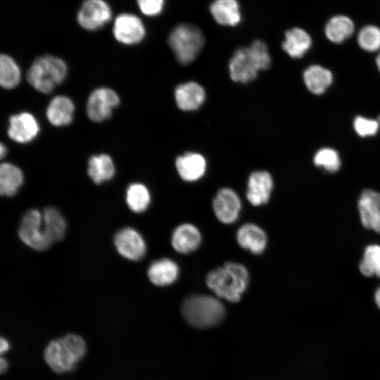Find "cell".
<instances>
[{
  "label": "cell",
  "instance_id": "cell-16",
  "mask_svg": "<svg viewBox=\"0 0 380 380\" xmlns=\"http://www.w3.org/2000/svg\"><path fill=\"white\" fill-rule=\"evenodd\" d=\"M175 98L179 109L191 111L198 109L203 103L205 92L197 82H188L176 87Z\"/></svg>",
  "mask_w": 380,
  "mask_h": 380
},
{
  "label": "cell",
  "instance_id": "cell-39",
  "mask_svg": "<svg viewBox=\"0 0 380 380\" xmlns=\"http://www.w3.org/2000/svg\"><path fill=\"white\" fill-rule=\"evenodd\" d=\"M6 152H7V148H6V146H4V144L3 143H1V146H0V156H1V158H3L6 155Z\"/></svg>",
  "mask_w": 380,
  "mask_h": 380
},
{
  "label": "cell",
  "instance_id": "cell-15",
  "mask_svg": "<svg viewBox=\"0 0 380 380\" xmlns=\"http://www.w3.org/2000/svg\"><path fill=\"white\" fill-rule=\"evenodd\" d=\"M273 189V180L267 171H255L251 173L248 180L246 198L255 206L268 202Z\"/></svg>",
  "mask_w": 380,
  "mask_h": 380
},
{
  "label": "cell",
  "instance_id": "cell-31",
  "mask_svg": "<svg viewBox=\"0 0 380 380\" xmlns=\"http://www.w3.org/2000/svg\"><path fill=\"white\" fill-rule=\"evenodd\" d=\"M360 272L366 276L380 278V246L372 244L365 248L360 263Z\"/></svg>",
  "mask_w": 380,
  "mask_h": 380
},
{
  "label": "cell",
  "instance_id": "cell-37",
  "mask_svg": "<svg viewBox=\"0 0 380 380\" xmlns=\"http://www.w3.org/2000/svg\"><path fill=\"white\" fill-rule=\"evenodd\" d=\"M374 300L376 305L380 309V287H379L375 292Z\"/></svg>",
  "mask_w": 380,
  "mask_h": 380
},
{
  "label": "cell",
  "instance_id": "cell-1",
  "mask_svg": "<svg viewBox=\"0 0 380 380\" xmlns=\"http://www.w3.org/2000/svg\"><path fill=\"white\" fill-rule=\"evenodd\" d=\"M270 65L267 46L258 39L234 53L229 63V76L236 82L247 83L253 80L260 70L268 69Z\"/></svg>",
  "mask_w": 380,
  "mask_h": 380
},
{
  "label": "cell",
  "instance_id": "cell-25",
  "mask_svg": "<svg viewBox=\"0 0 380 380\" xmlns=\"http://www.w3.org/2000/svg\"><path fill=\"white\" fill-rule=\"evenodd\" d=\"M355 25L348 16L337 15L331 17L324 28L326 37L331 42L339 44L348 39L353 33Z\"/></svg>",
  "mask_w": 380,
  "mask_h": 380
},
{
  "label": "cell",
  "instance_id": "cell-4",
  "mask_svg": "<svg viewBox=\"0 0 380 380\" xmlns=\"http://www.w3.org/2000/svg\"><path fill=\"white\" fill-rule=\"evenodd\" d=\"M65 61L56 56L44 55L37 58L27 72V80L38 91L48 94L66 77Z\"/></svg>",
  "mask_w": 380,
  "mask_h": 380
},
{
  "label": "cell",
  "instance_id": "cell-24",
  "mask_svg": "<svg viewBox=\"0 0 380 380\" xmlns=\"http://www.w3.org/2000/svg\"><path fill=\"white\" fill-rule=\"evenodd\" d=\"M87 173L95 184L111 179L115 173L113 159L108 154L91 156L88 160Z\"/></svg>",
  "mask_w": 380,
  "mask_h": 380
},
{
  "label": "cell",
  "instance_id": "cell-8",
  "mask_svg": "<svg viewBox=\"0 0 380 380\" xmlns=\"http://www.w3.org/2000/svg\"><path fill=\"white\" fill-rule=\"evenodd\" d=\"M120 104V97L113 89L99 87L89 95L86 106L89 118L96 122L108 119L113 110Z\"/></svg>",
  "mask_w": 380,
  "mask_h": 380
},
{
  "label": "cell",
  "instance_id": "cell-29",
  "mask_svg": "<svg viewBox=\"0 0 380 380\" xmlns=\"http://www.w3.org/2000/svg\"><path fill=\"white\" fill-rule=\"evenodd\" d=\"M126 202L134 213L145 211L151 202V195L147 187L141 183L131 184L126 191Z\"/></svg>",
  "mask_w": 380,
  "mask_h": 380
},
{
  "label": "cell",
  "instance_id": "cell-27",
  "mask_svg": "<svg viewBox=\"0 0 380 380\" xmlns=\"http://www.w3.org/2000/svg\"><path fill=\"white\" fill-rule=\"evenodd\" d=\"M305 84L310 91L315 94H323L331 84V72L317 65L308 68L303 74Z\"/></svg>",
  "mask_w": 380,
  "mask_h": 380
},
{
  "label": "cell",
  "instance_id": "cell-41",
  "mask_svg": "<svg viewBox=\"0 0 380 380\" xmlns=\"http://www.w3.org/2000/svg\"><path fill=\"white\" fill-rule=\"evenodd\" d=\"M379 122H380V116H379L378 118V120H377Z\"/></svg>",
  "mask_w": 380,
  "mask_h": 380
},
{
  "label": "cell",
  "instance_id": "cell-19",
  "mask_svg": "<svg viewBox=\"0 0 380 380\" xmlns=\"http://www.w3.org/2000/svg\"><path fill=\"white\" fill-rule=\"evenodd\" d=\"M201 241L198 229L191 224L177 227L172 236V245L180 253H189L198 248Z\"/></svg>",
  "mask_w": 380,
  "mask_h": 380
},
{
  "label": "cell",
  "instance_id": "cell-32",
  "mask_svg": "<svg viewBox=\"0 0 380 380\" xmlns=\"http://www.w3.org/2000/svg\"><path fill=\"white\" fill-rule=\"evenodd\" d=\"M357 43L360 48L369 52L380 49V29L375 25H366L358 32Z\"/></svg>",
  "mask_w": 380,
  "mask_h": 380
},
{
  "label": "cell",
  "instance_id": "cell-35",
  "mask_svg": "<svg viewBox=\"0 0 380 380\" xmlns=\"http://www.w3.org/2000/svg\"><path fill=\"white\" fill-rule=\"evenodd\" d=\"M137 2L141 13L150 17L160 14L165 5V0H137Z\"/></svg>",
  "mask_w": 380,
  "mask_h": 380
},
{
  "label": "cell",
  "instance_id": "cell-10",
  "mask_svg": "<svg viewBox=\"0 0 380 380\" xmlns=\"http://www.w3.org/2000/svg\"><path fill=\"white\" fill-rule=\"evenodd\" d=\"M113 32L118 42L125 45H134L144 39L146 29L138 16L129 13H123L115 18Z\"/></svg>",
  "mask_w": 380,
  "mask_h": 380
},
{
  "label": "cell",
  "instance_id": "cell-36",
  "mask_svg": "<svg viewBox=\"0 0 380 380\" xmlns=\"http://www.w3.org/2000/svg\"><path fill=\"white\" fill-rule=\"evenodd\" d=\"M1 343H0V352L1 354L6 352L9 348V344L7 340H6L4 338H1Z\"/></svg>",
  "mask_w": 380,
  "mask_h": 380
},
{
  "label": "cell",
  "instance_id": "cell-34",
  "mask_svg": "<svg viewBox=\"0 0 380 380\" xmlns=\"http://www.w3.org/2000/svg\"><path fill=\"white\" fill-rule=\"evenodd\" d=\"M353 126L356 133L359 136L365 137L376 134L379 127V122L377 120L357 116L354 120Z\"/></svg>",
  "mask_w": 380,
  "mask_h": 380
},
{
  "label": "cell",
  "instance_id": "cell-20",
  "mask_svg": "<svg viewBox=\"0 0 380 380\" xmlns=\"http://www.w3.org/2000/svg\"><path fill=\"white\" fill-rule=\"evenodd\" d=\"M215 20L224 26H236L241 20L240 6L237 0H215L210 6Z\"/></svg>",
  "mask_w": 380,
  "mask_h": 380
},
{
  "label": "cell",
  "instance_id": "cell-40",
  "mask_svg": "<svg viewBox=\"0 0 380 380\" xmlns=\"http://www.w3.org/2000/svg\"><path fill=\"white\" fill-rule=\"evenodd\" d=\"M376 62V65L378 67V69L380 71V53L377 56Z\"/></svg>",
  "mask_w": 380,
  "mask_h": 380
},
{
  "label": "cell",
  "instance_id": "cell-2",
  "mask_svg": "<svg viewBox=\"0 0 380 380\" xmlns=\"http://www.w3.org/2000/svg\"><path fill=\"white\" fill-rule=\"evenodd\" d=\"M248 280L246 268L239 263L230 262L210 272L206 284L218 297L236 303L246 291Z\"/></svg>",
  "mask_w": 380,
  "mask_h": 380
},
{
  "label": "cell",
  "instance_id": "cell-11",
  "mask_svg": "<svg viewBox=\"0 0 380 380\" xmlns=\"http://www.w3.org/2000/svg\"><path fill=\"white\" fill-rule=\"evenodd\" d=\"M114 244L122 257L131 260L141 259L146 252V245L143 237L131 227L119 230L114 236Z\"/></svg>",
  "mask_w": 380,
  "mask_h": 380
},
{
  "label": "cell",
  "instance_id": "cell-30",
  "mask_svg": "<svg viewBox=\"0 0 380 380\" xmlns=\"http://www.w3.org/2000/svg\"><path fill=\"white\" fill-rule=\"evenodd\" d=\"M21 77L20 70L15 60L7 54L0 57V84L6 89L15 87Z\"/></svg>",
  "mask_w": 380,
  "mask_h": 380
},
{
  "label": "cell",
  "instance_id": "cell-28",
  "mask_svg": "<svg viewBox=\"0 0 380 380\" xmlns=\"http://www.w3.org/2000/svg\"><path fill=\"white\" fill-rule=\"evenodd\" d=\"M44 227L53 241L61 240L66 233V222L55 208L49 207L42 212Z\"/></svg>",
  "mask_w": 380,
  "mask_h": 380
},
{
  "label": "cell",
  "instance_id": "cell-9",
  "mask_svg": "<svg viewBox=\"0 0 380 380\" xmlns=\"http://www.w3.org/2000/svg\"><path fill=\"white\" fill-rule=\"evenodd\" d=\"M111 18V8L105 0H84L77 14L79 25L88 31L102 28Z\"/></svg>",
  "mask_w": 380,
  "mask_h": 380
},
{
  "label": "cell",
  "instance_id": "cell-33",
  "mask_svg": "<svg viewBox=\"0 0 380 380\" xmlns=\"http://www.w3.org/2000/svg\"><path fill=\"white\" fill-rule=\"evenodd\" d=\"M314 163L329 172H335L341 166V160L336 151L330 148L319 149L314 156Z\"/></svg>",
  "mask_w": 380,
  "mask_h": 380
},
{
  "label": "cell",
  "instance_id": "cell-7",
  "mask_svg": "<svg viewBox=\"0 0 380 380\" xmlns=\"http://www.w3.org/2000/svg\"><path fill=\"white\" fill-rule=\"evenodd\" d=\"M18 236L25 244L39 251L48 249L53 242L44 227L42 213L37 209L30 210L23 216Z\"/></svg>",
  "mask_w": 380,
  "mask_h": 380
},
{
  "label": "cell",
  "instance_id": "cell-38",
  "mask_svg": "<svg viewBox=\"0 0 380 380\" xmlns=\"http://www.w3.org/2000/svg\"><path fill=\"white\" fill-rule=\"evenodd\" d=\"M8 368V364L5 359L3 357L1 358V365H0V369H1V373L3 374Z\"/></svg>",
  "mask_w": 380,
  "mask_h": 380
},
{
  "label": "cell",
  "instance_id": "cell-17",
  "mask_svg": "<svg viewBox=\"0 0 380 380\" xmlns=\"http://www.w3.org/2000/svg\"><path fill=\"white\" fill-rule=\"evenodd\" d=\"M180 177L186 182H194L201 178L206 170L205 158L194 152L185 153L178 156L175 161Z\"/></svg>",
  "mask_w": 380,
  "mask_h": 380
},
{
  "label": "cell",
  "instance_id": "cell-18",
  "mask_svg": "<svg viewBox=\"0 0 380 380\" xmlns=\"http://www.w3.org/2000/svg\"><path fill=\"white\" fill-rule=\"evenodd\" d=\"M74 112L75 105L72 101L66 96L59 95L53 97L49 102L46 115L51 125L62 127L72 121Z\"/></svg>",
  "mask_w": 380,
  "mask_h": 380
},
{
  "label": "cell",
  "instance_id": "cell-26",
  "mask_svg": "<svg viewBox=\"0 0 380 380\" xmlns=\"http://www.w3.org/2000/svg\"><path fill=\"white\" fill-rule=\"evenodd\" d=\"M23 173L16 165L4 163L0 166V192L2 196L15 195L23 182Z\"/></svg>",
  "mask_w": 380,
  "mask_h": 380
},
{
  "label": "cell",
  "instance_id": "cell-3",
  "mask_svg": "<svg viewBox=\"0 0 380 380\" xmlns=\"http://www.w3.org/2000/svg\"><path fill=\"white\" fill-rule=\"evenodd\" d=\"M86 345L83 338L79 335L70 334L50 341L44 350V359L53 371L65 373L75 369L76 364L84 357Z\"/></svg>",
  "mask_w": 380,
  "mask_h": 380
},
{
  "label": "cell",
  "instance_id": "cell-21",
  "mask_svg": "<svg viewBox=\"0 0 380 380\" xmlns=\"http://www.w3.org/2000/svg\"><path fill=\"white\" fill-rule=\"evenodd\" d=\"M237 241L244 249L254 254L262 253L267 246V236L265 232L253 224H246L237 232Z\"/></svg>",
  "mask_w": 380,
  "mask_h": 380
},
{
  "label": "cell",
  "instance_id": "cell-12",
  "mask_svg": "<svg viewBox=\"0 0 380 380\" xmlns=\"http://www.w3.org/2000/svg\"><path fill=\"white\" fill-rule=\"evenodd\" d=\"M39 132V123L31 113L23 112L10 117L7 133L14 141L20 144L30 142Z\"/></svg>",
  "mask_w": 380,
  "mask_h": 380
},
{
  "label": "cell",
  "instance_id": "cell-6",
  "mask_svg": "<svg viewBox=\"0 0 380 380\" xmlns=\"http://www.w3.org/2000/svg\"><path fill=\"white\" fill-rule=\"evenodd\" d=\"M168 44L178 62L182 65H189L202 51L205 37L197 26L181 23L170 33Z\"/></svg>",
  "mask_w": 380,
  "mask_h": 380
},
{
  "label": "cell",
  "instance_id": "cell-22",
  "mask_svg": "<svg viewBox=\"0 0 380 380\" xmlns=\"http://www.w3.org/2000/svg\"><path fill=\"white\" fill-rule=\"evenodd\" d=\"M179 275V267L172 260L162 258L153 261L148 267V277L156 286H164L172 284Z\"/></svg>",
  "mask_w": 380,
  "mask_h": 380
},
{
  "label": "cell",
  "instance_id": "cell-13",
  "mask_svg": "<svg viewBox=\"0 0 380 380\" xmlns=\"http://www.w3.org/2000/svg\"><path fill=\"white\" fill-rule=\"evenodd\" d=\"M357 207L362 225L380 234V193L371 189L364 190Z\"/></svg>",
  "mask_w": 380,
  "mask_h": 380
},
{
  "label": "cell",
  "instance_id": "cell-5",
  "mask_svg": "<svg viewBox=\"0 0 380 380\" xmlns=\"http://www.w3.org/2000/svg\"><path fill=\"white\" fill-rule=\"evenodd\" d=\"M182 313L189 324L205 329L219 324L224 317L225 310L217 298L207 295H194L183 302Z\"/></svg>",
  "mask_w": 380,
  "mask_h": 380
},
{
  "label": "cell",
  "instance_id": "cell-23",
  "mask_svg": "<svg viewBox=\"0 0 380 380\" xmlns=\"http://www.w3.org/2000/svg\"><path fill=\"white\" fill-rule=\"evenodd\" d=\"M284 37L282 49L293 58L302 57L310 49L312 44L310 34L299 27L288 30Z\"/></svg>",
  "mask_w": 380,
  "mask_h": 380
},
{
  "label": "cell",
  "instance_id": "cell-14",
  "mask_svg": "<svg viewBox=\"0 0 380 380\" xmlns=\"http://www.w3.org/2000/svg\"><path fill=\"white\" fill-rule=\"evenodd\" d=\"M214 213L217 219L224 224L236 220L241 208L238 195L231 189H220L213 202Z\"/></svg>",
  "mask_w": 380,
  "mask_h": 380
}]
</instances>
